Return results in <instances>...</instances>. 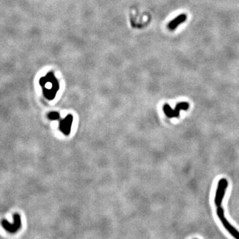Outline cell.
<instances>
[{
  "mask_svg": "<svg viewBox=\"0 0 239 239\" xmlns=\"http://www.w3.org/2000/svg\"><path fill=\"white\" fill-rule=\"evenodd\" d=\"M228 187V181L227 179L221 178L217 183V187L215 192V204L216 205L217 215L224 227L234 238L239 239V231H238L233 225L230 224L225 216L224 209L222 207V203L224 199L226 191Z\"/></svg>",
  "mask_w": 239,
  "mask_h": 239,
  "instance_id": "6da1fadb",
  "label": "cell"
},
{
  "mask_svg": "<svg viewBox=\"0 0 239 239\" xmlns=\"http://www.w3.org/2000/svg\"><path fill=\"white\" fill-rule=\"evenodd\" d=\"M189 108V104L188 102H179L176 105L175 108L174 110L170 107V106L168 104H165L163 106V112L167 118H178L179 116V114H180V111L181 110H187Z\"/></svg>",
  "mask_w": 239,
  "mask_h": 239,
  "instance_id": "7a4b0ae2",
  "label": "cell"
},
{
  "mask_svg": "<svg viewBox=\"0 0 239 239\" xmlns=\"http://www.w3.org/2000/svg\"><path fill=\"white\" fill-rule=\"evenodd\" d=\"M14 224H9L6 220H3L1 222V225L4 227L5 229L10 233H15L19 229L21 225V218L18 214H15L14 215Z\"/></svg>",
  "mask_w": 239,
  "mask_h": 239,
  "instance_id": "3957f363",
  "label": "cell"
},
{
  "mask_svg": "<svg viewBox=\"0 0 239 239\" xmlns=\"http://www.w3.org/2000/svg\"><path fill=\"white\" fill-rule=\"evenodd\" d=\"M72 120H73V117L71 114H69V115L67 116L65 118L61 120L59 124L60 130L66 136H68L71 133Z\"/></svg>",
  "mask_w": 239,
  "mask_h": 239,
  "instance_id": "277c9868",
  "label": "cell"
},
{
  "mask_svg": "<svg viewBox=\"0 0 239 239\" xmlns=\"http://www.w3.org/2000/svg\"><path fill=\"white\" fill-rule=\"evenodd\" d=\"M186 19H187L186 15H185V14L179 15L176 18H175V19L171 21L170 23H169L168 28L170 29V30L175 29L179 24H181V23L185 22Z\"/></svg>",
  "mask_w": 239,
  "mask_h": 239,
  "instance_id": "5b68a950",
  "label": "cell"
},
{
  "mask_svg": "<svg viewBox=\"0 0 239 239\" xmlns=\"http://www.w3.org/2000/svg\"><path fill=\"white\" fill-rule=\"evenodd\" d=\"M48 118L51 120H57L59 119L60 115L57 112H52L48 114Z\"/></svg>",
  "mask_w": 239,
  "mask_h": 239,
  "instance_id": "8992f818",
  "label": "cell"
}]
</instances>
